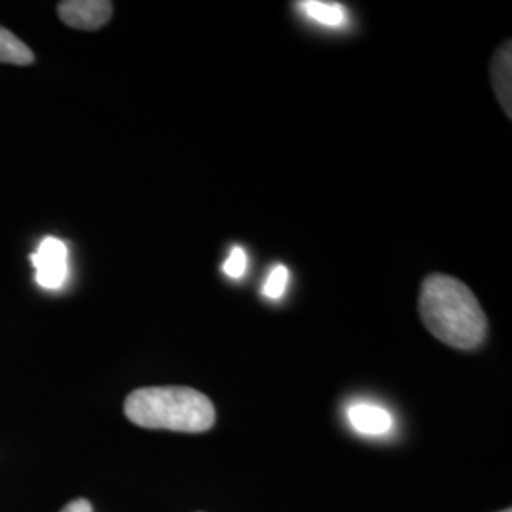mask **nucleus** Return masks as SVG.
<instances>
[{
  "mask_svg": "<svg viewBox=\"0 0 512 512\" xmlns=\"http://www.w3.org/2000/svg\"><path fill=\"white\" fill-rule=\"evenodd\" d=\"M420 315L425 329L442 344L475 349L488 336V319L473 291L456 277H425L420 291Z\"/></svg>",
  "mask_w": 512,
  "mask_h": 512,
  "instance_id": "1",
  "label": "nucleus"
},
{
  "mask_svg": "<svg viewBox=\"0 0 512 512\" xmlns=\"http://www.w3.org/2000/svg\"><path fill=\"white\" fill-rule=\"evenodd\" d=\"M124 412L139 427L177 433H203L217 420L215 406L207 395L179 385L141 387L126 399Z\"/></svg>",
  "mask_w": 512,
  "mask_h": 512,
  "instance_id": "2",
  "label": "nucleus"
},
{
  "mask_svg": "<svg viewBox=\"0 0 512 512\" xmlns=\"http://www.w3.org/2000/svg\"><path fill=\"white\" fill-rule=\"evenodd\" d=\"M31 262L37 270V283L44 289H61L69 274V253L67 245L57 238L42 239L37 253L31 255Z\"/></svg>",
  "mask_w": 512,
  "mask_h": 512,
  "instance_id": "3",
  "label": "nucleus"
},
{
  "mask_svg": "<svg viewBox=\"0 0 512 512\" xmlns=\"http://www.w3.org/2000/svg\"><path fill=\"white\" fill-rule=\"evenodd\" d=\"M61 21L78 31H97L112 18L109 0H63L57 4Z\"/></svg>",
  "mask_w": 512,
  "mask_h": 512,
  "instance_id": "4",
  "label": "nucleus"
},
{
  "mask_svg": "<svg viewBox=\"0 0 512 512\" xmlns=\"http://www.w3.org/2000/svg\"><path fill=\"white\" fill-rule=\"evenodd\" d=\"M351 427L365 437H384L393 429V418L384 406L372 403L351 404L348 410Z\"/></svg>",
  "mask_w": 512,
  "mask_h": 512,
  "instance_id": "5",
  "label": "nucleus"
},
{
  "mask_svg": "<svg viewBox=\"0 0 512 512\" xmlns=\"http://www.w3.org/2000/svg\"><path fill=\"white\" fill-rule=\"evenodd\" d=\"M512 44L505 42L492 59V80L494 92L507 116L512 118Z\"/></svg>",
  "mask_w": 512,
  "mask_h": 512,
  "instance_id": "6",
  "label": "nucleus"
},
{
  "mask_svg": "<svg viewBox=\"0 0 512 512\" xmlns=\"http://www.w3.org/2000/svg\"><path fill=\"white\" fill-rule=\"evenodd\" d=\"M296 6L315 23H321L327 27H342L346 23V10L338 2L306 0V2H296Z\"/></svg>",
  "mask_w": 512,
  "mask_h": 512,
  "instance_id": "7",
  "label": "nucleus"
},
{
  "mask_svg": "<svg viewBox=\"0 0 512 512\" xmlns=\"http://www.w3.org/2000/svg\"><path fill=\"white\" fill-rule=\"evenodd\" d=\"M0 63L21 67L35 63V54L31 52V48L4 27H0Z\"/></svg>",
  "mask_w": 512,
  "mask_h": 512,
  "instance_id": "8",
  "label": "nucleus"
},
{
  "mask_svg": "<svg viewBox=\"0 0 512 512\" xmlns=\"http://www.w3.org/2000/svg\"><path fill=\"white\" fill-rule=\"evenodd\" d=\"M287 285H289V270L283 264H277L274 270L270 272V275H268V279H266L264 296L277 300V298L283 296Z\"/></svg>",
  "mask_w": 512,
  "mask_h": 512,
  "instance_id": "9",
  "label": "nucleus"
},
{
  "mask_svg": "<svg viewBox=\"0 0 512 512\" xmlns=\"http://www.w3.org/2000/svg\"><path fill=\"white\" fill-rule=\"evenodd\" d=\"M224 272L230 275L232 279H241L247 272V255L241 247H234L232 253L228 256V260L224 262Z\"/></svg>",
  "mask_w": 512,
  "mask_h": 512,
  "instance_id": "10",
  "label": "nucleus"
},
{
  "mask_svg": "<svg viewBox=\"0 0 512 512\" xmlns=\"http://www.w3.org/2000/svg\"><path fill=\"white\" fill-rule=\"evenodd\" d=\"M61 512H93V507L88 499H74Z\"/></svg>",
  "mask_w": 512,
  "mask_h": 512,
  "instance_id": "11",
  "label": "nucleus"
},
{
  "mask_svg": "<svg viewBox=\"0 0 512 512\" xmlns=\"http://www.w3.org/2000/svg\"><path fill=\"white\" fill-rule=\"evenodd\" d=\"M499 512H512L511 509H505V511H499Z\"/></svg>",
  "mask_w": 512,
  "mask_h": 512,
  "instance_id": "12",
  "label": "nucleus"
}]
</instances>
